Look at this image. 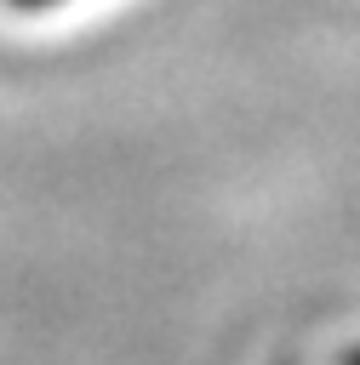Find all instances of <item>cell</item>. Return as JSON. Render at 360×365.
<instances>
[{"label": "cell", "instance_id": "1", "mask_svg": "<svg viewBox=\"0 0 360 365\" xmlns=\"http://www.w3.org/2000/svg\"><path fill=\"white\" fill-rule=\"evenodd\" d=\"M6 6H17V11H40V6H51V0H6Z\"/></svg>", "mask_w": 360, "mask_h": 365}]
</instances>
